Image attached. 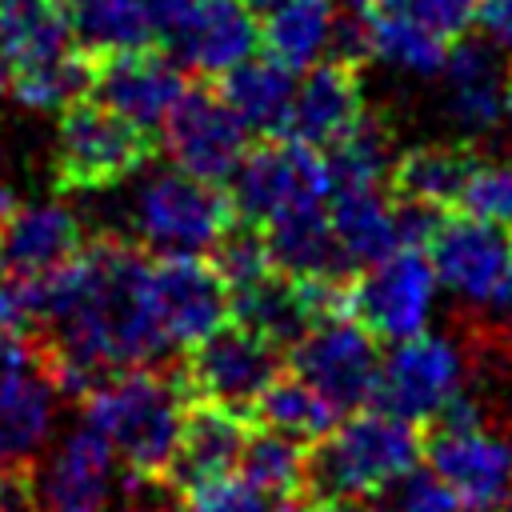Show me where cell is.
<instances>
[{
  "instance_id": "25",
  "label": "cell",
  "mask_w": 512,
  "mask_h": 512,
  "mask_svg": "<svg viewBox=\"0 0 512 512\" xmlns=\"http://www.w3.org/2000/svg\"><path fill=\"white\" fill-rule=\"evenodd\" d=\"M292 68L276 56H244L228 72H220V96L232 104V112L244 120L248 132L260 136H284L288 104H292Z\"/></svg>"
},
{
  "instance_id": "46",
  "label": "cell",
  "mask_w": 512,
  "mask_h": 512,
  "mask_svg": "<svg viewBox=\"0 0 512 512\" xmlns=\"http://www.w3.org/2000/svg\"><path fill=\"white\" fill-rule=\"evenodd\" d=\"M0 88H4V68H0Z\"/></svg>"
},
{
  "instance_id": "8",
  "label": "cell",
  "mask_w": 512,
  "mask_h": 512,
  "mask_svg": "<svg viewBox=\"0 0 512 512\" xmlns=\"http://www.w3.org/2000/svg\"><path fill=\"white\" fill-rule=\"evenodd\" d=\"M436 292L440 284L428 252L404 244L348 276V316L360 320L376 340H404L428 328Z\"/></svg>"
},
{
  "instance_id": "36",
  "label": "cell",
  "mask_w": 512,
  "mask_h": 512,
  "mask_svg": "<svg viewBox=\"0 0 512 512\" xmlns=\"http://www.w3.org/2000/svg\"><path fill=\"white\" fill-rule=\"evenodd\" d=\"M352 12H368V8H392L404 16H416L420 24H428L432 32L456 40L468 32V24L476 20V0H344Z\"/></svg>"
},
{
  "instance_id": "15",
  "label": "cell",
  "mask_w": 512,
  "mask_h": 512,
  "mask_svg": "<svg viewBox=\"0 0 512 512\" xmlns=\"http://www.w3.org/2000/svg\"><path fill=\"white\" fill-rule=\"evenodd\" d=\"M508 60L500 44L488 36H456L444 68H440V108L456 140L476 144L504 124V88H508Z\"/></svg>"
},
{
  "instance_id": "28",
  "label": "cell",
  "mask_w": 512,
  "mask_h": 512,
  "mask_svg": "<svg viewBox=\"0 0 512 512\" xmlns=\"http://www.w3.org/2000/svg\"><path fill=\"white\" fill-rule=\"evenodd\" d=\"M72 44L88 56L156 48V20L148 0H64Z\"/></svg>"
},
{
  "instance_id": "6",
  "label": "cell",
  "mask_w": 512,
  "mask_h": 512,
  "mask_svg": "<svg viewBox=\"0 0 512 512\" xmlns=\"http://www.w3.org/2000/svg\"><path fill=\"white\" fill-rule=\"evenodd\" d=\"M236 220L232 200L184 168L152 172L128 200V224L144 248L160 252H212L224 228Z\"/></svg>"
},
{
  "instance_id": "23",
  "label": "cell",
  "mask_w": 512,
  "mask_h": 512,
  "mask_svg": "<svg viewBox=\"0 0 512 512\" xmlns=\"http://www.w3.org/2000/svg\"><path fill=\"white\" fill-rule=\"evenodd\" d=\"M480 156L472 152V144L464 140H432V144H416L408 152H396L392 172H388V188L404 200H416L424 208L436 212H456L464 180L472 172Z\"/></svg>"
},
{
  "instance_id": "40",
  "label": "cell",
  "mask_w": 512,
  "mask_h": 512,
  "mask_svg": "<svg viewBox=\"0 0 512 512\" xmlns=\"http://www.w3.org/2000/svg\"><path fill=\"white\" fill-rule=\"evenodd\" d=\"M308 512H380L376 504L368 500H348V496H320Z\"/></svg>"
},
{
  "instance_id": "24",
  "label": "cell",
  "mask_w": 512,
  "mask_h": 512,
  "mask_svg": "<svg viewBox=\"0 0 512 512\" xmlns=\"http://www.w3.org/2000/svg\"><path fill=\"white\" fill-rule=\"evenodd\" d=\"M272 268L288 276H344L348 264L336 248L332 224H328V204H304L292 208L268 224H260Z\"/></svg>"
},
{
  "instance_id": "33",
  "label": "cell",
  "mask_w": 512,
  "mask_h": 512,
  "mask_svg": "<svg viewBox=\"0 0 512 512\" xmlns=\"http://www.w3.org/2000/svg\"><path fill=\"white\" fill-rule=\"evenodd\" d=\"M212 264H216V272L224 276V284L232 292H240V288L256 284L260 276H268L272 272V256H268V244H264L260 224L236 216L224 228V236L212 244Z\"/></svg>"
},
{
  "instance_id": "47",
  "label": "cell",
  "mask_w": 512,
  "mask_h": 512,
  "mask_svg": "<svg viewBox=\"0 0 512 512\" xmlns=\"http://www.w3.org/2000/svg\"><path fill=\"white\" fill-rule=\"evenodd\" d=\"M464 512H468V508H464Z\"/></svg>"
},
{
  "instance_id": "21",
  "label": "cell",
  "mask_w": 512,
  "mask_h": 512,
  "mask_svg": "<svg viewBox=\"0 0 512 512\" xmlns=\"http://www.w3.org/2000/svg\"><path fill=\"white\" fill-rule=\"evenodd\" d=\"M84 248L80 216L64 204H16L0 220V272L44 276Z\"/></svg>"
},
{
  "instance_id": "32",
  "label": "cell",
  "mask_w": 512,
  "mask_h": 512,
  "mask_svg": "<svg viewBox=\"0 0 512 512\" xmlns=\"http://www.w3.org/2000/svg\"><path fill=\"white\" fill-rule=\"evenodd\" d=\"M396 148H392V132L384 120L376 116H360L356 128L336 140L324 156L328 164V188L332 184H388Z\"/></svg>"
},
{
  "instance_id": "13",
  "label": "cell",
  "mask_w": 512,
  "mask_h": 512,
  "mask_svg": "<svg viewBox=\"0 0 512 512\" xmlns=\"http://www.w3.org/2000/svg\"><path fill=\"white\" fill-rule=\"evenodd\" d=\"M292 372L304 376L340 416L352 408H364L372 400L376 372H380L376 336L348 312H336L312 324L292 344Z\"/></svg>"
},
{
  "instance_id": "10",
  "label": "cell",
  "mask_w": 512,
  "mask_h": 512,
  "mask_svg": "<svg viewBox=\"0 0 512 512\" xmlns=\"http://www.w3.org/2000/svg\"><path fill=\"white\" fill-rule=\"evenodd\" d=\"M232 180V208L240 220L268 224L292 208L328 200V164L316 148L300 140H268L236 164Z\"/></svg>"
},
{
  "instance_id": "9",
  "label": "cell",
  "mask_w": 512,
  "mask_h": 512,
  "mask_svg": "<svg viewBox=\"0 0 512 512\" xmlns=\"http://www.w3.org/2000/svg\"><path fill=\"white\" fill-rule=\"evenodd\" d=\"M280 344L260 336L256 328L228 320L204 340L192 344V352L172 364L188 400H216L240 412H252L256 396L280 376Z\"/></svg>"
},
{
  "instance_id": "5",
  "label": "cell",
  "mask_w": 512,
  "mask_h": 512,
  "mask_svg": "<svg viewBox=\"0 0 512 512\" xmlns=\"http://www.w3.org/2000/svg\"><path fill=\"white\" fill-rule=\"evenodd\" d=\"M476 364V340L456 332H416L392 340V352L380 356L372 400L376 408L424 424L440 416V408L468 388Z\"/></svg>"
},
{
  "instance_id": "45",
  "label": "cell",
  "mask_w": 512,
  "mask_h": 512,
  "mask_svg": "<svg viewBox=\"0 0 512 512\" xmlns=\"http://www.w3.org/2000/svg\"><path fill=\"white\" fill-rule=\"evenodd\" d=\"M280 512H300V508H280Z\"/></svg>"
},
{
  "instance_id": "27",
  "label": "cell",
  "mask_w": 512,
  "mask_h": 512,
  "mask_svg": "<svg viewBox=\"0 0 512 512\" xmlns=\"http://www.w3.org/2000/svg\"><path fill=\"white\" fill-rule=\"evenodd\" d=\"M336 24H340L336 0H284L264 12L260 40H264L268 56H276L292 72H304L308 64H316L332 52Z\"/></svg>"
},
{
  "instance_id": "18",
  "label": "cell",
  "mask_w": 512,
  "mask_h": 512,
  "mask_svg": "<svg viewBox=\"0 0 512 512\" xmlns=\"http://www.w3.org/2000/svg\"><path fill=\"white\" fill-rule=\"evenodd\" d=\"M364 112H368V104H364L360 64L340 60V56H324V60L308 64L304 80L292 88L284 136L300 140L316 152L320 148L328 152L336 140H344L356 128V120Z\"/></svg>"
},
{
  "instance_id": "2",
  "label": "cell",
  "mask_w": 512,
  "mask_h": 512,
  "mask_svg": "<svg viewBox=\"0 0 512 512\" xmlns=\"http://www.w3.org/2000/svg\"><path fill=\"white\" fill-rule=\"evenodd\" d=\"M424 456L468 512H512V424L472 384L432 416Z\"/></svg>"
},
{
  "instance_id": "35",
  "label": "cell",
  "mask_w": 512,
  "mask_h": 512,
  "mask_svg": "<svg viewBox=\"0 0 512 512\" xmlns=\"http://www.w3.org/2000/svg\"><path fill=\"white\" fill-rule=\"evenodd\" d=\"M380 512H464V504L432 468H412L384 492Z\"/></svg>"
},
{
  "instance_id": "3",
  "label": "cell",
  "mask_w": 512,
  "mask_h": 512,
  "mask_svg": "<svg viewBox=\"0 0 512 512\" xmlns=\"http://www.w3.org/2000/svg\"><path fill=\"white\" fill-rule=\"evenodd\" d=\"M188 412V392L172 364L124 368L108 376L88 400L84 416L96 424L128 472L164 476Z\"/></svg>"
},
{
  "instance_id": "7",
  "label": "cell",
  "mask_w": 512,
  "mask_h": 512,
  "mask_svg": "<svg viewBox=\"0 0 512 512\" xmlns=\"http://www.w3.org/2000/svg\"><path fill=\"white\" fill-rule=\"evenodd\" d=\"M156 48L188 76H220L260 44L256 12L244 0H148Z\"/></svg>"
},
{
  "instance_id": "37",
  "label": "cell",
  "mask_w": 512,
  "mask_h": 512,
  "mask_svg": "<svg viewBox=\"0 0 512 512\" xmlns=\"http://www.w3.org/2000/svg\"><path fill=\"white\" fill-rule=\"evenodd\" d=\"M184 512H272V496L252 488L244 476H220L184 496Z\"/></svg>"
},
{
  "instance_id": "34",
  "label": "cell",
  "mask_w": 512,
  "mask_h": 512,
  "mask_svg": "<svg viewBox=\"0 0 512 512\" xmlns=\"http://www.w3.org/2000/svg\"><path fill=\"white\" fill-rule=\"evenodd\" d=\"M456 212L512 228V160H476Z\"/></svg>"
},
{
  "instance_id": "16",
  "label": "cell",
  "mask_w": 512,
  "mask_h": 512,
  "mask_svg": "<svg viewBox=\"0 0 512 512\" xmlns=\"http://www.w3.org/2000/svg\"><path fill=\"white\" fill-rule=\"evenodd\" d=\"M32 480L40 512H108L112 496L124 488L116 480V448L88 420L60 436Z\"/></svg>"
},
{
  "instance_id": "43",
  "label": "cell",
  "mask_w": 512,
  "mask_h": 512,
  "mask_svg": "<svg viewBox=\"0 0 512 512\" xmlns=\"http://www.w3.org/2000/svg\"><path fill=\"white\" fill-rule=\"evenodd\" d=\"M504 128L512 136V72H508V88H504Z\"/></svg>"
},
{
  "instance_id": "44",
  "label": "cell",
  "mask_w": 512,
  "mask_h": 512,
  "mask_svg": "<svg viewBox=\"0 0 512 512\" xmlns=\"http://www.w3.org/2000/svg\"><path fill=\"white\" fill-rule=\"evenodd\" d=\"M244 4H248L252 12H260V16H264L268 8H276V4H284V0H244Z\"/></svg>"
},
{
  "instance_id": "4",
  "label": "cell",
  "mask_w": 512,
  "mask_h": 512,
  "mask_svg": "<svg viewBox=\"0 0 512 512\" xmlns=\"http://www.w3.org/2000/svg\"><path fill=\"white\" fill-rule=\"evenodd\" d=\"M152 132L100 100L60 108L52 180L60 192H108L152 160Z\"/></svg>"
},
{
  "instance_id": "12",
  "label": "cell",
  "mask_w": 512,
  "mask_h": 512,
  "mask_svg": "<svg viewBox=\"0 0 512 512\" xmlns=\"http://www.w3.org/2000/svg\"><path fill=\"white\" fill-rule=\"evenodd\" d=\"M144 296L160 332L172 344L188 348L232 316V288L224 284L216 264L200 260L196 252H160L156 260H148Z\"/></svg>"
},
{
  "instance_id": "14",
  "label": "cell",
  "mask_w": 512,
  "mask_h": 512,
  "mask_svg": "<svg viewBox=\"0 0 512 512\" xmlns=\"http://www.w3.org/2000/svg\"><path fill=\"white\" fill-rule=\"evenodd\" d=\"M164 152L176 168L200 180H228L248 152V128L220 96V88L188 84L176 108L164 116Z\"/></svg>"
},
{
  "instance_id": "22",
  "label": "cell",
  "mask_w": 512,
  "mask_h": 512,
  "mask_svg": "<svg viewBox=\"0 0 512 512\" xmlns=\"http://www.w3.org/2000/svg\"><path fill=\"white\" fill-rule=\"evenodd\" d=\"M356 36H360V60H376L400 76L432 80L444 68V56L452 48L448 36L432 32L416 16L392 12V8H368L356 12Z\"/></svg>"
},
{
  "instance_id": "30",
  "label": "cell",
  "mask_w": 512,
  "mask_h": 512,
  "mask_svg": "<svg viewBox=\"0 0 512 512\" xmlns=\"http://www.w3.org/2000/svg\"><path fill=\"white\" fill-rule=\"evenodd\" d=\"M92 56L80 52V48H68L52 60H40V64H28V68H16L4 76V88L12 92L16 104L32 108V112H60L68 108L72 100L88 96L92 92Z\"/></svg>"
},
{
  "instance_id": "20",
  "label": "cell",
  "mask_w": 512,
  "mask_h": 512,
  "mask_svg": "<svg viewBox=\"0 0 512 512\" xmlns=\"http://www.w3.org/2000/svg\"><path fill=\"white\" fill-rule=\"evenodd\" d=\"M56 384L32 348L24 360L0 368V460L28 464L56 420Z\"/></svg>"
},
{
  "instance_id": "41",
  "label": "cell",
  "mask_w": 512,
  "mask_h": 512,
  "mask_svg": "<svg viewBox=\"0 0 512 512\" xmlns=\"http://www.w3.org/2000/svg\"><path fill=\"white\" fill-rule=\"evenodd\" d=\"M492 308H496V316H500L504 324H512V260H508V272H504V280H500V288H496Z\"/></svg>"
},
{
  "instance_id": "39",
  "label": "cell",
  "mask_w": 512,
  "mask_h": 512,
  "mask_svg": "<svg viewBox=\"0 0 512 512\" xmlns=\"http://www.w3.org/2000/svg\"><path fill=\"white\" fill-rule=\"evenodd\" d=\"M476 20L484 24V36L496 44H512V0H480Z\"/></svg>"
},
{
  "instance_id": "29",
  "label": "cell",
  "mask_w": 512,
  "mask_h": 512,
  "mask_svg": "<svg viewBox=\"0 0 512 512\" xmlns=\"http://www.w3.org/2000/svg\"><path fill=\"white\" fill-rule=\"evenodd\" d=\"M256 424L272 428V432H284L292 440H304V444H316L336 420L340 412L304 380V376H276L252 404L248 412Z\"/></svg>"
},
{
  "instance_id": "1",
  "label": "cell",
  "mask_w": 512,
  "mask_h": 512,
  "mask_svg": "<svg viewBox=\"0 0 512 512\" xmlns=\"http://www.w3.org/2000/svg\"><path fill=\"white\" fill-rule=\"evenodd\" d=\"M424 456V440L412 420L384 408H352L316 444H308V496H384Z\"/></svg>"
},
{
  "instance_id": "17",
  "label": "cell",
  "mask_w": 512,
  "mask_h": 512,
  "mask_svg": "<svg viewBox=\"0 0 512 512\" xmlns=\"http://www.w3.org/2000/svg\"><path fill=\"white\" fill-rule=\"evenodd\" d=\"M92 60V96L148 132L164 124L188 88V72L164 48H128Z\"/></svg>"
},
{
  "instance_id": "38",
  "label": "cell",
  "mask_w": 512,
  "mask_h": 512,
  "mask_svg": "<svg viewBox=\"0 0 512 512\" xmlns=\"http://www.w3.org/2000/svg\"><path fill=\"white\" fill-rule=\"evenodd\" d=\"M0 512H40L36 480L28 464L0 460Z\"/></svg>"
},
{
  "instance_id": "19",
  "label": "cell",
  "mask_w": 512,
  "mask_h": 512,
  "mask_svg": "<svg viewBox=\"0 0 512 512\" xmlns=\"http://www.w3.org/2000/svg\"><path fill=\"white\" fill-rule=\"evenodd\" d=\"M248 412L240 408H228V404H216V400H188V412H184V428H180V440H176V452L164 468V480L188 496L192 488L208 484V480H220V476H232L236 464H240V452H244V440H248Z\"/></svg>"
},
{
  "instance_id": "31",
  "label": "cell",
  "mask_w": 512,
  "mask_h": 512,
  "mask_svg": "<svg viewBox=\"0 0 512 512\" xmlns=\"http://www.w3.org/2000/svg\"><path fill=\"white\" fill-rule=\"evenodd\" d=\"M236 472L252 488H260L264 496H272V500L300 496L304 484H308V444L304 440H292L284 432H272V428L248 432Z\"/></svg>"
},
{
  "instance_id": "11",
  "label": "cell",
  "mask_w": 512,
  "mask_h": 512,
  "mask_svg": "<svg viewBox=\"0 0 512 512\" xmlns=\"http://www.w3.org/2000/svg\"><path fill=\"white\" fill-rule=\"evenodd\" d=\"M436 284L460 308H492L496 288L512 260V232L508 224H492L468 212H444L424 244Z\"/></svg>"
},
{
  "instance_id": "26",
  "label": "cell",
  "mask_w": 512,
  "mask_h": 512,
  "mask_svg": "<svg viewBox=\"0 0 512 512\" xmlns=\"http://www.w3.org/2000/svg\"><path fill=\"white\" fill-rule=\"evenodd\" d=\"M76 48L64 0H0V68L4 76Z\"/></svg>"
},
{
  "instance_id": "42",
  "label": "cell",
  "mask_w": 512,
  "mask_h": 512,
  "mask_svg": "<svg viewBox=\"0 0 512 512\" xmlns=\"http://www.w3.org/2000/svg\"><path fill=\"white\" fill-rule=\"evenodd\" d=\"M12 208H16V192H12L8 184H0V220H4Z\"/></svg>"
}]
</instances>
